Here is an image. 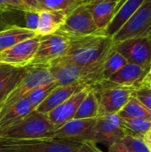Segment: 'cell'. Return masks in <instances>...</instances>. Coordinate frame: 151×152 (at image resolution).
Masks as SVG:
<instances>
[{
	"instance_id": "6da1fadb",
	"label": "cell",
	"mask_w": 151,
	"mask_h": 152,
	"mask_svg": "<svg viewBox=\"0 0 151 152\" xmlns=\"http://www.w3.org/2000/svg\"><path fill=\"white\" fill-rule=\"evenodd\" d=\"M114 46L112 37L102 32L69 37V44L61 59L79 66L102 69L103 63Z\"/></svg>"
},
{
	"instance_id": "7a4b0ae2",
	"label": "cell",
	"mask_w": 151,
	"mask_h": 152,
	"mask_svg": "<svg viewBox=\"0 0 151 152\" xmlns=\"http://www.w3.org/2000/svg\"><path fill=\"white\" fill-rule=\"evenodd\" d=\"M55 129L46 114L33 110L20 122L0 131V142L49 137Z\"/></svg>"
},
{
	"instance_id": "3957f363",
	"label": "cell",
	"mask_w": 151,
	"mask_h": 152,
	"mask_svg": "<svg viewBox=\"0 0 151 152\" xmlns=\"http://www.w3.org/2000/svg\"><path fill=\"white\" fill-rule=\"evenodd\" d=\"M48 69L59 86H67L75 83L91 86L101 81V70L77 65L59 58L53 61Z\"/></svg>"
},
{
	"instance_id": "277c9868",
	"label": "cell",
	"mask_w": 151,
	"mask_h": 152,
	"mask_svg": "<svg viewBox=\"0 0 151 152\" xmlns=\"http://www.w3.org/2000/svg\"><path fill=\"white\" fill-rule=\"evenodd\" d=\"M82 142L41 137L0 142V152H76Z\"/></svg>"
},
{
	"instance_id": "5b68a950",
	"label": "cell",
	"mask_w": 151,
	"mask_h": 152,
	"mask_svg": "<svg viewBox=\"0 0 151 152\" xmlns=\"http://www.w3.org/2000/svg\"><path fill=\"white\" fill-rule=\"evenodd\" d=\"M91 88L93 90L99 105V117L117 114L133 94L135 88L112 84L107 80L98 82Z\"/></svg>"
},
{
	"instance_id": "8992f818",
	"label": "cell",
	"mask_w": 151,
	"mask_h": 152,
	"mask_svg": "<svg viewBox=\"0 0 151 152\" xmlns=\"http://www.w3.org/2000/svg\"><path fill=\"white\" fill-rule=\"evenodd\" d=\"M54 81L47 66L40 65H28L26 67V72L10 94L0 110L8 108L9 106L16 103L20 100L28 97V95L36 88L44 84Z\"/></svg>"
},
{
	"instance_id": "52a82bcc",
	"label": "cell",
	"mask_w": 151,
	"mask_h": 152,
	"mask_svg": "<svg viewBox=\"0 0 151 152\" xmlns=\"http://www.w3.org/2000/svg\"><path fill=\"white\" fill-rule=\"evenodd\" d=\"M151 37V0H145L140 8L112 37L114 44L121 41Z\"/></svg>"
},
{
	"instance_id": "ba28073f",
	"label": "cell",
	"mask_w": 151,
	"mask_h": 152,
	"mask_svg": "<svg viewBox=\"0 0 151 152\" xmlns=\"http://www.w3.org/2000/svg\"><path fill=\"white\" fill-rule=\"evenodd\" d=\"M39 37L38 48L29 65L48 67L53 61L66 53L69 44V37L57 31L56 33Z\"/></svg>"
},
{
	"instance_id": "9c48e42d",
	"label": "cell",
	"mask_w": 151,
	"mask_h": 152,
	"mask_svg": "<svg viewBox=\"0 0 151 152\" xmlns=\"http://www.w3.org/2000/svg\"><path fill=\"white\" fill-rule=\"evenodd\" d=\"M114 49L121 53L128 63L142 66L151 72V37L121 41L114 44Z\"/></svg>"
},
{
	"instance_id": "30bf717a",
	"label": "cell",
	"mask_w": 151,
	"mask_h": 152,
	"mask_svg": "<svg viewBox=\"0 0 151 152\" xmlns=\"http://www.w3.org/2000/svg\"><path fill=\"white\" fill-rule=\"evenodd\" d=\"M125 135L126 132L121 124V118L117 114H109L96 118L92 142L109 147L115 142H121Z\"/></svg>"
},
{
	"instance_id": "8fae6325",
	"label": "cell",
	"mask_w": 151,
	"mask_h": 152,
	"mask_svg": "<svg viewBox=\"0 0 151 152\" xmlns=\"http://www.w3.org/2000/svg\"><path fill=\"white\" fill-rule=\"evenodd\" d=\"M68 37H80L99 32L92 14L85 4H78L73 8L59 29Z\"/></svg>"
},
{
	"instance_id": "7c38bea8",
	"label": "cell",
	"mask_w": 151,
	"mask_h": 152,
	"mask_svg": "<svg viewBox=\"0 0 151 152\" xmlns=\"http://www.w3.org/2000/svg\"><path fill=\"white\" fill-rule=\"evenodd\" d=\"M39 36L25 39L0 53V61L15 68L28 66L38 48Z\"/></svg>"
},
{
	"instance_id": "4fadbf2b",
	"label": "cell",
	"mask_w": 151,
	"mask_h": 152,
	"mask_svg": "<svg viewBox=\"0 0 151 152\" xmlns=\"http://www.w3.org/2000/svg\"><path fill=\"white\" fill-rule=\"evenodd\" d=\"M96 118H73L72 120L65 123L61 126L56 128L49 135V137L77 142H92L93 130Z\"/></svg>"
},
{
	"instance_id": "5bb4252c",
	"label": "cell",
	"mask_w": 151,
	"mask_h": 152,
	"mask_svg": "<svg viewBox=\"0 0 151 152\" xmlns=\"http://www.w3.org/2000/svg\"><path fill=\"white\" fill-rule=\"evenodd\" d=\"M150 70L142 66L127 63L117 72L112 75L107 81L122 86L133 87L135 89L150 85Z\"/></svg>"
},
{
	"instance_id": "9a60e30c",
	"label": "cell",
	"mask_w": 151,
	"mask_h": 152,
	"mask_svg": "<svg viewBox=\"0 0 151 152\" xmlns=\"http://www.w3.org/2000/svg\"><path fill=\"white\" fill-rule=\"evenodd\" d=\"M90 86H86L83 90L77 92L74 95H72L69 99H68L66 102L51 110L46 114L49 120L53 123V125L55 126V128H58L64 125L65 123L72 120L75 118V115L77 113V110L86 95Z\"/></svg>"
},
{
	"instance_id": "2e32d148",
	"label": "cell",
	"mask_w": 151,
	"mask_h": 152,
	"mask_svg": "<svg viewBox=\"0 0 151 152\" xmlns=\"http://www.w3.org/2000/svg\"><path fill=\"white\" fill-rule=\"evenodd\" d=\"M86 86H85L79 83H75L67 86H59L54 90H53L49 96L39 105V107L36 110L44 114H47L48 112L66 102L72 95L85 88Z\"/></svg>"
},
{
	"instance_id": "e0dca14e",
	"label": "cell",
	"mask_w": 151,
	"mask_h": 152,
	"mask_svg": "<svg viewBox=\"0 0 151 152\" xmlns=\"http://www.w3.org/2000/svg\"><path fill=\"white\" fill-rule=\"evenodd\" d=\"M25 72L26 67L15 68L7 64H0V110Z\"/></svg>"
},
{
	"instance_id": "ac0fdd59",
	"label": "cell",
	"mask_w": 151,
	"mask_h": 152,
	"mask_svg": "<svg viewBox=\"0 0 151 152\" xmlns=\"http://www.w3.org/2000/svg\"><path fill=\"white\" fill-rule=\"evenodd\" d=\"M68 11H53V10H40L39 22L36 30V35L42 37L51 35L59 31L64 23Z\"/></svg>"
},
{
	"instance_id": "d6986e66",
	"label": "cell",
	"mask_w": 151,
	"mask_h": 152,
	"mask_svg": "<svg viewBox=\"0 0 151 152\" xmlns=\"http://www.w3.org/2000/svg\"><path fill=\"white\" fill-rule=\"evenodd\" d=\"M33 110L27 97L4 110H0V131L20 122Z\"/></svg>"
},
{
	"instance_id": "ffe728a7",
	"label": "cell",
	"mask_w": 151,
	"mask_h": 152,
	"mask_svg": "<svg viewBox=\"0 0 151 152\" xmlns=\"http://www.w3.org/2000/svg\"><path fill=\"white\" fill-rule=\"evenodd\" d=\"M118 3L119 1H106L87 4L99 32H103L110 23L117 12Z\"/></svg>"
},
{
	"instance_id": "44dd1931",
	"label": "cell",
	"mask_w": 151,
	"mask_h": 152,
	"mask_svg": "<svg viewBox=\"0 0 151 152\" xmlns=\"http://www.w3.org/2000/svg\"><path fill=\"white\" fill-rule=\"evenodd\" d=\"M145 0H125L118 8L110 23L103 30V34L112 37L126 20L140 8Z\"/></svg>"
},
{
	"instance_id": "7402d4cb",
	"label": "cell",
	"mask_w": 151,
	"mask_h": 152,
	"mask_svg": "<svg viewBox=\"0 0 151 152\" xmlns=\"http://www.w3.org/2000/svg\"><path fill=\"white\" fill-rule=\"evenodd\" d=\"M36 33L25 27L17 25L8 26L0 29V53L13 46L19 42L36 37Z\"/></svg>"
},
{
	"instance_id": "603a6c76",
	"label": "cell",
	"mask_w": 151,
	"mask_h": 152,
	"mask_svg": "<svg viewBox=\"0 0 151 152\" xmlns=\"http://www.w3.org/2000/svg\"><path fill=\"white\" fill-rule=\"evenodd\" d=\"M99 117V105L93 90L89 88L86 95L81 102L74 118L91 119Z\"/></svg>"
},
{
	"instance_id": "cb8c5ba5",
	"label": "cell",
	"mask_w": 151,
	"mask_h": 152,
	"mask_svg": "<svg viewBox=\"0 0 151 152\" xmlns=\"http://www.w3.org/2000/svg\"><path fill=\"white\" fill-rule=\"evenodd\" d=\"M127 63L128 62L125 59V57L121 53H119L117 51H116L113 46V49L109 53V55L107 56L103 63L101 75V81L108 80L112 75L117 72L120 69H122Z\"/></svg>"
},
{
	"instance_id": "d4e9b609",
	"label": "cell",
	"mask_w": 151,
	"mask_h": 152,
	"mask_svg": "<svg viewBox=\"0 0 151 152\" xmlns=\"http://www.w3.org/2000/svg\"><path fill=\"white\" fill-rule=\"evenodd\" d=\"M121 124L126 132V135L144 138L151 131V118H121Z\"/></svg>"
},
{
	"instance_id": "484cf974",
	"label": "cell",
	"mask_w": 151,
	"mask_h": 152,
	"mask_svg": "<svg viewBox=\"0 0 151 152\" xmlns=\"http://www.w3.org/2000/svg\"><path fill=\"white\" fill-rule=\"evenodd\" d=\"M121 118H151V112L133 95L117 113Z\"/></svg>"
},
{
	"instance_id": "4316f807",
	"label": "cell",
	"mask_w": 151,
	"mask_h": 152,
	"mask_svg": "<svg viewBox=\"0 0 151 152\" xmlns=\"http://www.w3.org/2000/svg\"><path fill=\"white\" fill-rule=\"evenodd\" d=\"M57 86H59V85L55 81H53L34 89L27 97L32 109L36 110L39 107V105L49 96L53 90H54Z\"/></svg>"
},
{
	"instance_id": "83f0119b",
	"label": "cell",
	"mask_w": 151,
	"mask_h": 152,
	"mask_svg": "<svg viewBox=\"0 0 151 152\" xmlns=\"http://www.w3.org/2000/svg\"><path fill=\"white\" fill-rule=\"evenodd\" d=\"M40 10L68 11L79 4V0H37Z\"/></svg>"
},
{
	"instance_id": "f1b7e54d",
	"label": "cell",
	"mask_w": 151,
	"mask_h": 152,
	"mask_svg": "<svg viewBox=\"0 0 151 152\" xmlns=\"http://www.w3.org/2000/svg\"><path fill=\"white\" fill-rule=\"evenodd\" d=\"M121 142L132 152H151L143 138H139L127 134Z\"/></svg>"
},
{
	"instance_id": "f546056e",
	"label": "cell",
	"mask_w": 151,
	"mask_h": 152,
	"mask_svg": "<svg viewBox=\"0 0 151 152\" xmlns=\"http://www.w3.org/2000/svg\"><path fill=\"white\" fill-rule=\"evenodd\" d=\"M146 109L151 112V86H144L134 90L133 94Z\"/></svg>"
},
{
	"instance_id": "4dcf8cb0",
	"label": "cell",
	"mask_w": 151,
	"mask_h": 152,
	"mask_svg": "<svg viewBox=\"0 0 151 152\" xmlns=\"http://www.w3.org/2000/svg\"><path fill=\"white\" fill-rule=\"evenodd\" d=\"M25 28L36 33L39 22V11H23Z\"/></svg>"
},
{
	"instance_id": "1f68e13d",
	"label": "cell",
	"mask_w": 151,
	"mask_h": 152,
	"mask_svg": "<svg viewBox=\"0 0 151 152\" xmlns=\"http://www.w3.org/2000/svg\"><path fill=\"white\" fill-rule=\"evenodd\" d=\"M14 11L23 12L25 10L18 0H0V17L7 12Z\"/></svg>"
},
{
	"instance_id": "d6a6232c",
	"label": "cell",
	"mask_w": 151,
	"mask_h": 152,
	"mask_svg": "<svg viewBox=\"0 0 151 152\" xmlns=\"http://www.w3.org/2000/svg\"><path fill=\"white\" fill-rule=\"evenodd\" d=\"M76 152H103L93 142H84Z\"/></svg>"
},
{
	"instance_id": "836d02e7",
	"label": "cell",
	"mask_w": 151,
	"mask_h": 152,
	"mask_svg": "<svg viewBox=\"0 0 151 152\" xmlns=\"http://www.w3.org/2000/svg\"><path fill=\"white\" fill-rule=\"evenodd\" d=\"M18 1L22 4L25 11H40V7L37 3V0H18Z\"/></svg>"
},
{
	"instance_id": "e575fe53",
	"label": "cell",
	"mask_w": 151,
	"mask_h": 152,
	"mask_svg": "<svg viewBox=\"0 0 151 152\" xmlns=\"http://www.w3.org/2000/svg\"><path fill=\"white\" fill-rule=\"evenodd\" d=\"M109 152H132L128 150L122 142H117L113 143L109 147Z\"/></svg>"
},
{
	"instance_id": "d590c367",
	"label": "cell",
	"mask_w": 151,
	"mask_h": 152,
	"mask_svg": "<svg viewBox=\"0 0 151 152\" xmlns=\"http://www.w3.org/2000/svg\"><path fill=\"white\" fill-rule=\"evenodd\" d=\"M106 1H120V0H79V4H91L94 3H100V2H106Z\"/></svg>"
},
{
	"instance_id": "8d00e7d4",
	"label": "cell",
	"mask_w": 151,
	"mask_h": 152,
	"mask_svg": "<svg viewBox=\"0 0 151 152\" xmlns=\"http://www.w3.org/2000/svg\"><path fill=\"white\" fill-rule=\"evenodd\" d=\"M143 140L145 141V142L147 143V145L149 146L150 150L151 151V131H150L143 138Z\"/></svg>"
},
{
	"instance_id": "74e56055",
	"label": "cell",
	"mask_w": 151,
	"mask_h": 152,
	"mask_svg": "<svg viewBox=\"0 0 151 152\" xmlns=\"http://www.w3.org/2000/svg\"><path fill=\"white\" fill-rule=\"evenodd\" d=\"M150 86H151V72H150Z\"/></svg>"
},
{
	"instance_id": "f35d334b",
	"label": "cell",
	"mask_w": 151,
	"mask_h": 152,
	"mask_svg": "<svg viewBox=\"0 0 151 152\" xmlns=\"http://www.w3.org/2000/svg\"><path fill=\"white\" fill-rule=\"evenodd\" d=\"M0 64H1V61H0Z\"/></svg>"
}]
</instances>
